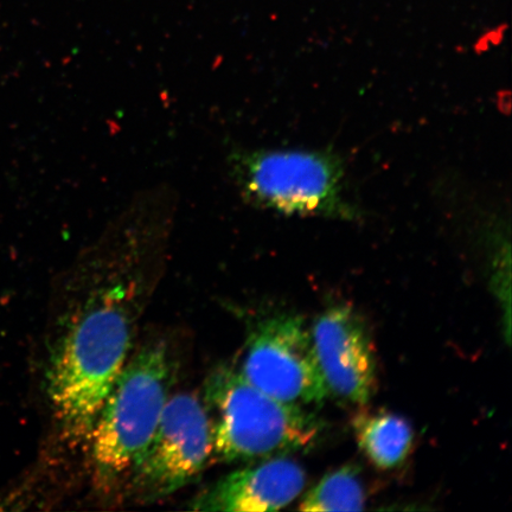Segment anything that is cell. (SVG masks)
Returning <instances> with one entry per match:
<instances>
[{
	"label": "cell",
	"mask_w": 512,
	"mask_h": 512,
	"mask_svg": "<svg viewBox=\"0 0 512 512\" xmlns=\"http://www.w3.org/2000/svg\"><path fill=\"white\" fill-rule=\"evenodd\" d=\"M85 304L63 335L49 373L56 419L64 439L73 446L88 443L132 344L123 288L96 292Z\"/></svg>",
	"instance_id": "6da1fadb"
},
{
	"label": "cell",
	"mask_w": 512,
	"mask_h": 512,
	"mask_svg": "<svg viewBox=\"0 0 512 512\" xmlns=\"http://www.w3.org/2000/svg\"><path fill=\"white\" fill-rule=\"evenodd\" d=\"M203 403L213 456L221 462H255L305 451L323 431L322 421L310 409L271 398L228 366L209 376Z\"/></svg>",
	"instance_id": "7a4b0ae2"
},
{
	"label": "cell",
	"mask_w": 512,
	"mask_h": 512,
	"mask_svg": "<svg viewBox=\"0 0 512 512\" xmlns=\"http://www.w3.org/2000/svg\"><path fill=\"white\" fill-rule=\"evenodd\" d=\"M170 376L168 351L162 343L147 345L127 361L87 443L101 479L119 478L136 469L169 400Z\"/></svg>",
	"instance_id": "3957f363"
},
{
	"label": "cell",
	"mask_w": 512,
	"mask_h": 512,
	"mask_svg": "<svg viewBox=\"0 0 512 512\" xmlns=\"http://www.w3.org/2000/svg\"><path fill=\"white\" fill-rule=\"evenodd\" d=\"M243 197L283 215L360 219L350 201L343 163L329 152L264 150L234 159Z\"/></svg>",
	"instance_id": "277c9868"
},
{
	"label": "cell",
	"mask_w": 512,
	"mask_h": 512,
	"mask_svg": "<svg viewBox=\"0 0 512 512\" xmlns=\"http://www.w3.org/2000/svg\"><path fill=\"white\" fill-rule=\"evenodd\" d=\"M240 373L261 392L287 405L319 407L330 396L311 332L298 316H275L256 326Z\"/></svg>",
	"instance_id": "5b68a950"
},
{
	"label": "cell",
	"mask_w": 512,
	"mask_h": 512,
	"mask_svg": "<svg viewBox=\"0 0 512 512\" xmlns=\"http://www.w3.org/2000/svg\"><path fill=\"white\" fill-rule=\"evenodd\" d=\"M213 456V435L204 403L179 393L166 402L155 435L133 470L146 498L174 494L194 480Z\"/></svg>",
	"instance_id": "8992f818"
},
{
	"label": "cell",
	"mask_w": 512,
	"mask_h": 512,
	"mask_svg": "<svg viewBox=\"0 0 512 512\" xmlns=\"http://www.w3.org/2000/svg\"><path fill=\"white\" fill-rule=\"evenodd\" d=\"M311 338L329 394L366 406L377 389V364L370 334L350 305L328 307L312 325Z\"/></svg>",
	"instance_id": "52a82bcc"
},
{
	"label": "cell",
	"mask_w": 512,
	"mask_h": 512,
	"mask_svg": "<svg viewBox=\"0 0 512 512\" xmlns=\"http://www.w3.org/2000/svg\"><path fill=\"white\" fill-rule=\"evenodd\" d=\"M303 467L284 456L229 473L198 495L190 509L209 512L278 511L290 505L304 489Z\"/></svg>",
	"instance_id": "ba28073f"
},
{
	"label": "cell",
	"mask_w": 512,
	"mask_h": 512,
	"mask_svg": "<svg viewBox=\"0 0 512 512\" xmlns=\"http://www.w3.org/2000/svg\"><path fill=\"white\" fill-rule=\"evenodd\" d=\"M352 430L361 451L381 470L395 469L411 453L413 428L399 415L361 409L352 418Z\"/></svg>",
	"instance_id": "9c48e42d"
},
{
	"label": "cell",
	"mask_w": 512,
	"mask_h": 512,
	"mask_svg": "<svg viewBox=\"0 0 512 512\" xmlns=\"http://www.w3.org/2000/svg\"><path fill=\"white\" fill-rule=\"evenodd\" d=\"M366 504V494L357 471L352 466L341 467L319 480L304 497L302 511H360Z\"/></svg>",
	"instance_id": "30bf717a"
}]
</instances>
